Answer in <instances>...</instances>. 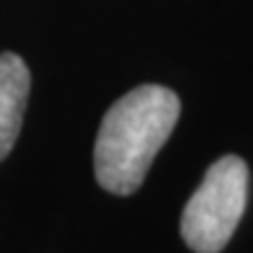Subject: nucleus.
<instances>
[{"instance_id":"2","label":"nucleus","mask_w":253,"mask_h":253,"mask_svg":"<svg viewBox=\"0 0 253 253\" xmlns=\"http://www.w3.org/2000/svg\"><path fill=\"white\" fill-rule=\"evenodd\" d=\"M246 197L249 167L244 160L237 155L216 160L183 209V242L195 253H220L244 216Z\"/></svg>"},{"instance_id":"1","label":"nucleus","mask_w":253,"mask_h":253,"mask_svg":"<svg viewBox=\"0 0 253 253\" xmlns=\"http://www.w3.org/2000/svg\"><path fill=\"white\" fill-rule=\"evenodd\" d=\"M181 115V101L162 84L126 91L103 115L94 145V173L103 190L131 195Z\"/></svg>"},{"instance_id":"3","label":"nucleus","mask_w":253,"mask_h":253,"mask_svg":"<svg viewBox=\"0 0 253 253\" xmlns=\"http://www.w3.org/2000/svg\"><path fill=\"white\" fill-rule=\"evenodd\" d=\"M31 94V73L14 52L0 54V162L17 141Z\"/></svg>"}]
</instances>
